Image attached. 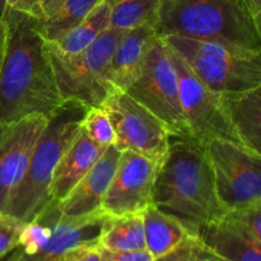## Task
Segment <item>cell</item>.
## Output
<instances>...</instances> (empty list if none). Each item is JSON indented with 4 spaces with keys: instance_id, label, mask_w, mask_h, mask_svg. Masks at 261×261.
<instances>
[{
    "instance_id": "6da1fadb",
    "label": "cell",
    "mask_w": 261,
    "mask_h": 261,
    "mask_svg": "<svg viewBox=\"0 0 261 261\" xmlns=\"http://www.w3.org/2000/svg\"><path fill=\"white\" fill-rule=\"evenodd\" d=\"M0 63V125L31 116L50 117L64 99L59 91L42 19L5 7Z\"/></svg>"
},
{
    "instance_id": "7a4b0ae2",
    "label": "cell",
    "mask_w": 261,
    "mask_h": 261,
    "mask_svg": "<svg viewBox=\"0 0 261 261\" xmlns=\"http://www.w3.org/2000/svg\"><path fill=\"white\" fill-rule=\"evenodd\" d=\"M152 204L195 237L227 213L217 194L205 145L195 139L170 137L153 182Z\"/></svg>"
},
{
    "instance_id": "3957f363",
    "label": "cell",
    "mask_w": 261,
    "mask_h": 261,
    "mask_svg": "<svg viewBox=\"0 0 261 261\" xmlns=\"http://www.w3.org/2000/svg\"><path fill=\"white\" fill-rule=\"evenodd\" d=\"M155 32L261 53V28L241 0H161Z\"/></svg>"
},
{
    "instance_id": "277c9868",
    "label": "cell",
    "mask_w": 261,
    "mask_h": 261,
    "mask_svg": "<svg viewBox=\"0 0 261 261\" xmlns=\"http://www.w3.org/2000/svg\"><path fill=\"white\" fill-rule=\"evenodd\" d=\"M87 109L81 102L64 101L48 117L47 125L31 153L24 175L10 196L5 213L28 223L50 203L54 171L63 153L78 134Z\"/></svg>"
},
{
    "instance_id": "5b68a950",
    "label": "cell",
    "mask_w": 261,
    "mask_h": 261,
    "mask_svg": "<svg viewBox=\"0 0 261 261\" xmlns=\"http://www.w3.org/2000/svg\"><path fill=\"white\" fill-rule=\"evenodd\" d=\"M190 70L216 93L261 87V53L214 41L161 37Z\"/></svg>"
},
{
    "instance_id": "8992f818",
    "label": "cell",
    "mask_w": 261,
    "mask_h": 261,
    "mask_svg": "<svg viewBox=\"0 0 261 261\" xmlns=\"http://www.w3.org/2000/svg\"><path fill=\"white\" fill-rule=\"evenodd\" d=\"M124 33L109 28L91 46L75 54L64 53L55 43L47 42L56 83L64 101L81 102L86 107L103 105L115 91L107 69Z\"/></svg>"
},
{
    "instance_id": "52a82bcc",
    "label": "cell",
    "mask_w": 261,
    "mask_h": 261,
    "mask_svg": "<svg viewBox=\"0 0 261 261\" xmlns=\"http://www.w3.org/2000/svg\"><path fill=\"white\" fill-rule=\"evenodd\" d=\"M130 97L155 115L173 138L193 139L184 116L177 74L170 50L158 36L134 83L126 89Z\"/></svg>"
},
{
    "instance_id": "ba28073f",
    "label": "cell",
    "mask_w": 261,
    "mask_h": 261,
    "mask_svg": "<svg viewBox=\"0 0 261 261\" xmlns=\"http://www.w3.org/2000/svg\"><path fill=\"white\" fill-rule=\"evenodd\" d=\"M204 145L226 211L261 205V155L227 140L214 139Z\"/></svg>"
},
{
    "instance_id": "9c48e42d",
    "label": "cell",
    "mask_w": 261,
    "mask_h": 261,
    "mask_svg": "<svg viewBox=\"0 0 261 261\" xmlns=\"http://www.w3.org/2000/svg\"><path fill=\"white\" fill-rule=\"evenodd\" d=\"M115 132V147L138 153L153 162L165 158L170 145V133L153 112L135 101L125 91L115 89L102 105Z\"/></svg>"
},
{
    "instance_id": "30bf717a",
    "label": "cell",
    "mask_w": 261,
    "mask_h": 261,
    "mask_svg": "<svg viewBox=\"0 0 261 261\" xmlns=\"http://www.w3.org/2000/svg\"><path fill=\"white\" fill-rule=\"evenodd\" d=\"M168 50L177 74L184 116L193 139L201 144L218 139L242 145L224 111L219 94L199 81L198 76L190 70L177 54L173 53L170 47Z\"/></svg>"
},
{
    "instance_id": "8fae6325",
    "label": "cell",
    "mask_w": 261,
    "mask_h": 261,
    "mask_svg": "<svg viewBox=\"0 0 261 261\" xmlns=\"http://www.w3.org/2000/svg\"><path fill=\"white\" fill-rule=\"evenodd\" d=\"M158 165L130 150L120 152L114 177L102 200L101 211L110 217L140 213L152 204Z\"/></svg>"
},
{
    "instance_id": "7c38bea8",
    "label": "cell",
    "mask_w": 261,
    "mask_h": 261,
    "mask_svg": "<svg viewBox=\"0 0 261 261\" xmlns=\"http://www.w3.org/2000/svg\"><path fill=\"white\" fill-rule=\"evenodd\" d=\"M48 119L31 116L0 125V214L5 213L10 196L22 180L36 142Z\"/></svg>"
},
{
    "instance_id": "4fadbf2b",
    "label": "cell",
    "mask_w": 261,
    "mask_h": 261,
    "mask_svg": "<svg viewBox=\"0 0 261 261\" xmlns=\"http://www.w3.org/2000/svg\"><path fill=\"white\" fill-rule=\"evenodd\" d=\"M109 216L97 212L91 216L59 219L50 239L31 255L13 250L7 261H70L87 250L96 247Z\"/></svg>"
},
{
    "instance_id": "5bb4252c",
    "label": "cell",
    "mask_w": 261,
    "mask_h": 261,
    "mask_svg": "<svg viewBox=\"0 0 261 261\" xmlns=\"http://www.w3.org/2000/svg\"><path fill=\"white\" fill-rule=\"evenodd\" d=\"M119 157L120 150L115 145H110L103 150L93 167L63 200L59 201L61 216L79 218L101 212L102 200L114 177Z\"/></svg>"
},
{
    "instance_id": "9a60e30c",
    "label": "cell",
    "mask_w": 261,
    "mask_h": 261,
    "mask_svg": "<svg viewBox=\"0 0 261 261\" xmlns=\"http://www.w3.org/2000/svg\"><path fill=\"white\" fill-rule=\"evenodd\" d=\"M157 37L155 30L149 25H142L124 33L107 69L109 81L115 89L126 91L134 83Z\"/></svg>"
},
{
    "instance_id": "2e32d148",
    "label": "cell",
    "mask_w": 261,
    "mask_h": 261,
    "mask_svg": "<svg viewBox=\"0 0 261 261\" xmlns=\"http://www.w3.org/2000/svg\"><path fill=\"white\" fill-rule=\"evenodd\" d=\"M105 149L106 148L92 142L81 127L54 171L50 186L51 198L56 201L63 200L93 167Z\"/></svg>"
},
{
    "instance_id": "e0dca14e",
    "label": "cell",
    "mask_w": 261,
    "mask_h": 261,
    "mask_svg": "<svg viewBox=\"0 0 261 261\" xmlns=\"http://www.w3.org/2000/svg\"><path fill=\"white\" fill-rule=\"evenodd\" d=\"M199 239L226 261H261V241L226 214L209 223Z\"/></svg>"
},
{
    "instance_id": "ac0fdd59",
    "label": "cell",
    "mask_w": 261,
    "mask_h": 261,
    "mask_svg": "<svg viewBox=\"0 0 261 261\" xmlns=\"http://www.w3.org/2000/svg\"><path fill=\"white\" fill-rule=\"evenodd\" d=\"M219 97L242 145L261 155V87Z\"/></svg>"
},
{
    "instance_id": "d6986e66",
    "label": "cell",
    "mask_w": 261,
    "mask_h": 261,
    "mask_svg": "<svg viewBox=\"0 0 261 261\" xmlns=\"http://www.w3.org/2000/svg\"><path fill=\"white\" fill-rule=\"evenodd\" d=\"M145 249L154 259L172 251L190 234L182 224L149 204L142 211Z\"/></svg>"
},
{
    "instance_id": "ffe728a7",
    "label": "cell",
    "mask_w": 261,
    "mask_h": 261,
    "mask_svg": "<svg viewBox=\"0 0 261 261\" xmlns=\"http://www.w3.org/2000/svg\"><path fill=\"white\" fill-rule=\"evenodd\" d=\"M99 246L114 251H135L145 249L142 212L110 217L99 237Z\"/></svg>"
},
{
    "instance_id": "44dd1931",
    "label": "cell",
    "mask_w": 261,
    "mask_h": 261,
    "mask_svg": "<svg viewBox=\"0 0 261 261\" xmlns=\"http://www.w3.org/2000/svg\"><path fill=\"white\" fill-rule=\"evenodd\" d=\"M107 3L112 30L127 32L142 25L157 28L161 0H107Z\"/></svg>"
},
{
    "instance_id": "7402d4cb",
    "label": "cell",
    "mask_w": 261,
    "mask_h": 261,
    "mask_svg": "<svg viewBox=\"0 0 261 261\" xmlns=\"http://www.w3.org/2000/svg\"><path fill=\"white\" fill-rule=\"evenodd\" d=\"M105 0H64L56 12L42 19L41 31L48 43H56Z\"/></svg>"
},
{
    "instance_id": "603a6c76",
    "label": "cell",
    "mask_w": 261,
    "mask_h": 261,
    "mask_svg": "<svg viewBox=\"0 0 261 261\" xmlns=\"http://www.w3.org/2000/svg\"><path fill=\"white\" fill-rule=\"evenodd\" d=\"M109 28L110 5L107 0H105L55 45L64 53H79L91 46Z\"/></svg>"
},
{
    "instance_id": "cb8c5ba5",
    "label": "cell",
    "mask_w": 261,
    "mask_h": 261,
    "mask_svg": "<svg viewBox=\"0 0 261 261\" xmlns=\"http://www.w3.org/2000/svg\"><path fill=\"white\" fill-rule=\"evenodd\" d=\"M82 129L97 145L107 148L115 144V132L111 120L102 106L88 107L82 120Z\"/></svg>"
},
{
    "instance_id": "d4e9b609",
    "label": "cell",
    "mask_w": 261,
    "mask_h": 261,
    "mask_svg": "<svg viewBox=\"0 0 261 261\" xmlns=\"http://www.w3.org/2000/svg\"><path fill=\"white\" fill-rule=\"evenodd\" d=\"M153 261H226L212 251L199 237L189 236L172 251Z\"/></svg>"
},
{
    "instance_id": "484cf974",
    "label": "cell",
    "mask_w": 261,
    "mask_h": 261,
    "mask_svg": "<svg viewBox=\"0 0 261 261\" xmlns=\"http://www.w3.org/2000/svg\"><path fill=\"white\" fill-rule=\"evenodd\" d=\"M25 223L10 214H0V259L7 256L19 244Z\"/></svg>"
},
{
    "instance_id": "4316f807",
    "label": "cell",
    "mask_w": 261,
    "mask_h": 261,
    "mask_svg": "<svg viewBox=\"0 0 261 261\" xmlns=\"http://www.w3.org/2000/svg\"><path fill=\"white\" fill-rule=\"evenodd\" d=\"M226 216L249 232L252 237L261 241V205L232 209L227 212Z\"/></svg>"
},
{
    "instance_id": "83f0119b",
    "label": "cell",
    "mask_w": 261,
    "mask_h": 261,
    "mask_svg": "<svg viewBox=\"0 0 261 261\" xmlns=\"http://www.w3.org/2000/svg\"><path fill=\"white\" fill-rule=\"evenodd\" d=\"M99 255L101 261H153L154 257L152 256L147 249L135 250V251H114V250L105 249L99 246Z\"/></svg>"
},
{
    "instance_id": "f1b7e54d",
    "label": "cell",
    "mask_w": 261,
    "mask_h": 261,
    "mask_svg": "<svg viewBox=\"0 0 261 261\" xmlns=\"http://www.w3.org/2000/svg\"><path fill=\"white\" fill-rule=\"evenodd\" d=\"M5 7L19 10V12L27 13V14L33 15V17L43 19L41 0H5Z\"/></svg>"
},
{
    "instance_id": "f546056e",
    "label": "cell",
    "mask_w": 261,
    "mask_h": 261,
    "mask_svg": "<svg viewBox=\"0 0 261 261\" xmlns=\"http://www.w3.org/2000/svg\"><path fill=\"white\" fill-rule=\"evenodd\" d=\"M254 18L255 23L261 28V0H241Z\"/></svg>"
},
{
    "instance_id": "4dcf8cb0",
    "label": "cell",
    "mask_w": 261,
    "mask_h": 261,
    "mask_svg": "<svg viewBox=\"0 0 261 261\" xmlns=\"http://www.w3.org/2000/svg\"><path fill=\"white\" fill-rule=\"evenodd\" d=\"M70 261H101V255H99L98 245L96 247H92V249L87 250L83 254L78 255L76 257H74Z\"/></svg>"
},
{
    "instance_id": "1f68e13d",
    "label": "cell",
    "mask_w": 261,
    "mask_h": 261,
    "mask_svg": "<svg viewBox=\"0 0 261 261\" xmlns=\"http://www.w3.org/2000/svg\"><path fill=\"white\" fill-rule=\"evenodd\" d=\"M64 0H41V5H42V12H43V19L50 17L51 14L56 12L59 5L63 3Z\"/></svg>"
},
{
    "instance_id": "d6a6232c",
    "label": "cell",
    "mask_w": 261,
    "mask_h": 261,
    "mask_svg": "<svg viewBox=\"0 0 261 261\" xmlns=\"http://www.w3.org/2000/svg\"><path fill=\"white\" fill-rule=\"evenodd\" d=\"M4 42H5V27L3 17L0 15V63H2L3 51H4Z\"/></svg>"
},
{
    "instance_id": "836d02e7",
    "label": "cell",
    "mask_w": 261,
    "mask_h": 261,
    "mask_svg": "<svg viewBox=\"0 0 261 261\" xmlns=\"http://www.w3.org/2000/svg\"><path fill=\"white\" fill-rule=\"evenodd\" d=\"M5 8V0H0V15L3 14V10Z\"/></svg>"
},
{
    "instance_id": "e575fe53",
    "label": "cell",
    "mask_w": 261,
    "mask_h": 261,
    "mask_svg": "<svg viewBox=\"0 0 261 261\" xmlns=\"http://www.w3.org/2000/svg\"><path fill=\"white\" fill-rule=\"evenodd\" d=\"M7 256H8V255H7ZM7 256H4L3 259H0V261H7Z\"/></svg>"
}]
</instances>
